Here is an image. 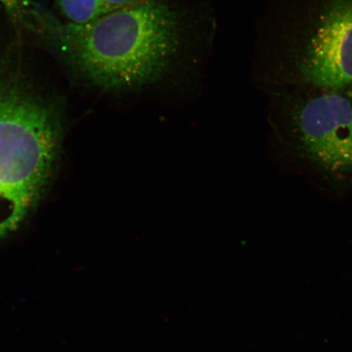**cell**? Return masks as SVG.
<instances>
[{
  "label": "cell",
  "instance_id": "cell-1",
  "mask_svg": "<svg viewBox=\"0 0 352 352\" xmlns=\"http://www.w3.org/2000/svg\"><path fill=\"white\" fill-rule=\"evenodd\" d=\"M78 72L104 91L126 94L160 81L182 47L184 21L165 0H142L59 30Z\"/></svg>",
  "mask_w": 352,
  "mask_h": 352
},
{
  "label": "cell",
  "instance_id": "cell-2",
  "mask_svg": "<svg viewBox=\"0 0 352 352\" xmlns=\"http://www.w3.org/2000/svg\"><path fill=\"white\" fill-rule=\"evenodd\" d=\"M58 109L21 78L0 74V241L24 226L58 166Z\"/></svg>",
  "mask_w": 352,
  "mask_h": 352
},
{
  "label": "cell",
  "instance_id": "cell-3",
  "mask_svg": "<svg viewBox=\"0 0 352 352\" xmlns=\"http://www.w3.org/2000/svg\"><path fill=\"white\" fill-rule=\"evenodd\" d=\"M307 157L328 173L352 175V103L337 94L307 100L294 116Z\"/></svg>",
  "mask_w": 352,
  "mask_h": 352
},
{
  "label": "cell",
  "instance_id": "cell-4",
  "mask_svg": "<svg viewBox=\"0 0 352 352\" xmlns=\"http://www.w3.org/2000/svg\"><path fill=\"white\" fill-rule=\"evenodd\" d=\"M300 72L306 82L324 89L352 85V0H329Z\"/></svg>",
  "mask_w": 352,
  "mask_h": 352
},
{
  "label": "cell",
  "instance_id": "cell-5",
  "mask_svg": "<svg viewBox=\"0 0 352 352\" xmlns=\"http://www.w3.org/2000/svg\"><path fill=\"white\" fill-rule=\"evenodd\" d=\"M69 23L87 24L104 14L100 0H57Z\"/></svg>",
  "mask_w": 352,
  "mask_h": 352
},
{
  "label": "cell",
  "instance_id": "cell-6",
  "mask_svg": "<svg viewBox=\"0 0 352 352\" xmlns=\"http://www.w3.org/2000/svg\"><path fill=\"white\" fill-rule=\"evenodd\" d=\"M3 6L6 7V10L10 14L19 19L23 14L25 8L28 6V0H0Z\"/></svg>",
  "mask_w": 352,
  "mask_h": 352
},
{
  "label": "cell",
  "instance_id": "cell-7",
  "mask_svg": "<svg viewBox=\"0 0 352 352\" xmlns=\"http://www.w3.org/2000/svg\"><path fill=\"white\" fill-rule=\"evenodd\" d=\"M105 13L122 7L142 1V0H100Z\"/></svg>",
  "mask_w": 352,
  "mask_h": 352
},
{
  "label": "cell",
  "instance_id": "cell-8",
  "mask_svg": "<svg viewBox=\"0 0 352 352\" xmlns=\"http://www.w3.org/2000/svg\"><path fill=\"white\" fill-rule=\"evenodd\" d=\"M347 95H349V98L351 101V103H352V85L350 86V89H349V94H347Z\"/></svg>",
  "mask_w": 352,
  "mask_h": 352
}]
</instances>
